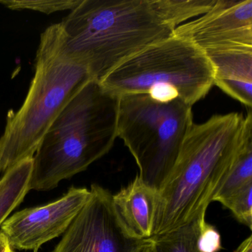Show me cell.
<instances>
[{"label":"cell","mask_w":252,"mask_h":252,"mask_svg":"<svg viewBox=\"0 0 252 252\" xmlns=\"http://www.w3.org/2000/svg\"><path fill=\"white\" fill-rule=\"evenodd\" d=\"M250 182H252V138L246 141L231 172L214 196L212 202L222 203L233 193Z\"/></svg>","instance_id":"obj_14"},{"label":"cell","mask_w":252,"mask_h":252,"mask_svg":"<svg viewBox=\"0 0 252 252\" xmlns=\"http://www.w3.org/2000/svg\"><path fill=\"white\" fill-rule=\"evenodd\" d=\"M152 8L163 23L175 30L206 14L215 5L216 0H150Z\"/></svg>","instance_id":"obj_13"},{"label":"cell","mask_w":252,"mask_h":252,"mask_svg":"<svg viewBox=\"0 0 252 252\" xmlns=\"http://www.w3.org/2000/svg\"><path fill=\"white\" fill-rule=\"evenodd\" d=\"M91 197L86 188L72 187L58 200L16 212L0 230L14 249L34 250L64 234Z\"/></svg>","instance_id":"obj_8"},{"label":"cell","mask_w":252,"mask_h":252,"mask_svg":"<svg viewBox=\"0 0 252 252\" xmlns=\"http://www.w3.org/2000/svg\"><path fill=\"white\" fill-rule=\"evenodd\" d=\"M222 204L232 212L236 219L252 228V182L233 193Z\"/></svg>","instance_id":"obj_17"},{"label":"cell","mask_w":252,"mask_h":252,"mask_svg":"<svg viewBox=\"0 0 252 252\" xmlns=\"http://www.w3.org/2000/svg\"><path fill=\"white\" fill-rule=\"evenodd\" d=\"M251 138V109L246 116L241 113L214 115L203 123L193 124L158 191L152 238L172 232L206 213Z\"/></svg>","instance_id":"obj_1"},{"label":"cell","mask_w":252,"mask_h":252,"mask_svg":"<svg viewBox=\"0 0 252 252\" xmlns=\"http://www.w3.org/2000/svg\"><path fill=\"white\" fill-rule=\"evenodd\" d=\"M100 83L119 97L147 94L158 102L180 99L193 107L214 86V72L202 50L173 34L140 51Z\"/></svg>","instance_id":"obj_5"},{"label":"cell","mask_w":252,"mask_h":252,"mask_svg":"<svg viewBox=\"0 0 252 252\" xmlns=\"http://www.w3.org/2000/svg\"><path fill=\"white\" fill-rule=\"evenodd\" d=\"M92 79L85 67L62 51L58 24L48 28L41 35L34 77L26 100L17 113L8 116L0 138V175L33 158L50 126Z\"/></svg>","instance_id":"obj_4"},{"label":"cell","mask_w":252,"mask_h":252,"mask_svg":"<svg viewBox=\"0 0 252 252\" xmlns=\"http://www.w3.org/2000/svg\"><path fill=\"white\" fill-rule=\"evenodd\" d=\"M38 251H39V249H36L33 250V252H38Z\"/></svg>","instance_id":"obj_22"},{"label":"cell","mask_w":252,"mask_h":252,"mask_svg":"<svg viewBox=\"0 0 252 252\" xmlns=\"http://www.w3.org/2000/svg\"><path fill=\"white\" fill-rule=\"evenodd\" d=\"M214 72V86L249 109L252 107V48L205 53Z\"/></svg>","instance_id":"obj_11"},{"label":"cell","mask_w":252,"mask_h":252,"mask_svg":"<svg viewBox=\"0 0 252 252\" xmlns=\"http://www.w3.org/2000/svg\"><path fill=\"white\" fill-rule=\"evenodd\" d=\"M58 26L63 52L99 82L174 32L153 11L150 0H82Z\"/></svg>","instance_id":"obj_2"},{"label":"cell","mask_w":252,"mask_h":252,"mask_svg":"<svg viewBox=\"0 0 252 252\" xmlns=\"http://www.w3.org/2000/svg\"><path fill=\"white\" fill-rule=\"evenodd\" d=\"M234 252H252V237L245 239Z\"/></svg>","instance_id":"obj_20"},{"label":"cell","mask_w":252,"mask_h":252,"mask_svg":"<svg viewBox=\"0 0 252 252\" xmlns=\"http://www.w3.org/2000/svg\"><path fill=\"white\" fill-rule=\"evenodd\" d=\"M82 0H1L0 3L11 10L29 9L50 14L74 9Z\"/></svg>","instance_id":"obj_16"},{"label":"cell","mask_w":252,"mask_h":252,"mask_svg":"<svg viewBox=\"0 0 252 252\" xmlns=\"http://www.w3.org/2000/svg\"><path fill=\"white\" fill-rule=\"evenodd\" d=\"M197 244L201 252H218L222 249L219 231L206 221V215L200 218L197 232Z\"/></svg>","instance_id":"obj_18"},{"label":"cell","mask_w":252,"mask_h":252,"mask_svg":"<svg viewBox=\"0 0 252 252\" xmlns=\"http://www.w3.org/2000/svg\"><path fill=\"white\" fill-rule=\"evenodd\" d=\"M33 159L19 163L4 174L0 187V225L24 200L29 189Z\"/></svg>","instance_id":"obj_12"},{"label":"cell","mask_w":252,"mask_h":252,"mask_svg":"<svg viewBox=\"0 0 252 252\" xmlns=\"http://www.w3.org/2000/svg\"><path fill=\"white\" fill-rule=\"evenodd\" d=\"M0 252H14L5 234L0 230Z\"/></svg>","instance_id":"obj_19"},{"label":"cell","mask_w":252,"mask_h":252,"mask_svg":"<svg viewBox=\"0 0 252 252\" xmlns=\"http://www.w3.org/2000/svg\"><path fill=\"white\" fill-rule=\"evenodd\" d=\"M173 34L204 53L252 48V0H216L208 12L178 26Z\"/></svg>","instance_id":"obj_9"},{"label":"cell","mask_w":252,"mask_h":252,"mask_svg":"<svg viewBox=\"0 0 252 252\" xmlns=\"http://www.w3.org/2000/svg\"><path fill=\"white\" fill-rule=\"evenodd\" d=\"M193 124L192 107L181 100L158 102L147 94L119 98L118 138L133 156L138 176L158 191Z\"/></svg>","instance_id":"obj_6"},{"label":"cell","mask_w":252,"mask_h":252,"mask_svg":"<svg viewBox=\"0 0 252 252\" xmlns=\"http://www.w3.org/2000/svg\"><path fill=\"white\" fill-rule=\"evenodd\" d=\"M119 98L94 79L79 91L41 141L29 189H53L111 150L118 138Z\"/></svg>","instance_id":"obj_3"},{"label":"cell","mask_w":252,"mask_h":252,"mask_svg":"<svg viewBox=\"0 0 252 252\" xmlns=\"http://www.w3.org/2000/svg\"><path fill=\"white\" fill-rule=\"evenodd\" d=\"M52 252H135L145 241L126 235L113 206V194L98 184Z\"/></svg>","instance_id":"obj_7"},{"label":"cell","mask_w":252,"mask_h":252,"mask_svg":"<svg viewBox=\"0 0 252 252\" xmlns=\"http://www.w3.org/2000/svg\"><path fill=\"white\" fill-rule=\"evenodd\" d=\"M178 229L156 238L150 239L156 252H201L197 244V232L200 218Z\"/></svg>","instance_id":"obj_15"},{"label":"cell","mask_w":252,"mask_h":252,"mask_svg":"<svg viewBox=\"0 0 252 252\" xmlns=\"http://www.w3.org/2000/svg\"><path fill=\"white\" fill-rule=\"evenodd\" d=\"M0 187H1V180H0Z\"/></svg>","instance_id":"obj_23"},{"label":"cell","mask_w":252,"mask_h":252,"mask_svg":"<svg viewBox=\"0 0 252 252\" xmlns=\"http://www.w3.org/2000/svg\"><path fill=\"white\" fill-rule=\"evenodd\" d=\"M113 209L128 237L139 241L152 238L158 203L157 190L138 175L112 197Z\"/></svg>","instance_id":"obj_10"},{"label":"cell","mask_w":252,"mask_h":252,"mask_svg":"<svg viewBox=\"0 0 252 252\" xmlns=\"http://www.w3.org/2000/svg\"><path fill=\"white\" fill-rule=\"evenodd\" d=\"M135 252H156L154 245L150 240H146Z\"/></svg>","instance_id":"obj_21"}]
</instances>
